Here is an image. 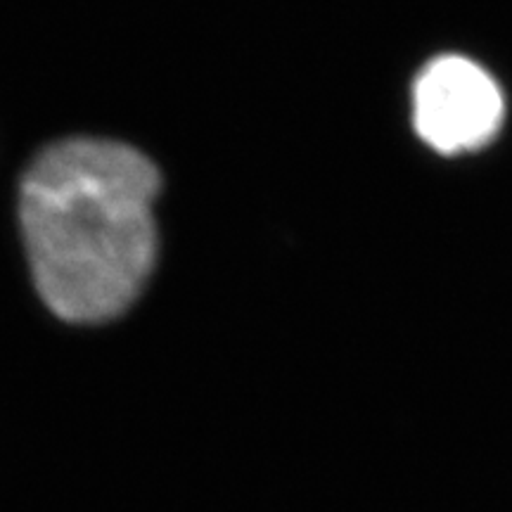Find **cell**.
<instances>
[{
  "label": "cell",
  "mask_w": 512,
  "mask_h": 512,
  "mask_svg": "<svg viewBox=\"0 0 512 512\" xmlns=\"http://www.w3.org/2000/svg\"><path fill=\"white\" fill-rule=\"evenodd\" d=\"M162 176L136 147L64 138L19 185V228L41 299L69 323H105L145 290L157 261Z\"/></svg>",
  "instance_id": "obj_1"
},
{
  "label": "cell",
  "mask_w": 512,
  "mask_h": 512,
  "mask_svg": "<svg viewBox=\"0 0 512 512\" xmlns=\"http://www.w3.org/2000/svg\"><path fill=\"white\" fill-rule=\"evenodd\" d=\"M503 112L498 83L467 57H437L415 79V131L441 155H458L489 143L501 128Z\"/></svg>",
  "instance_id": "obj_2"
}]
</instances>
